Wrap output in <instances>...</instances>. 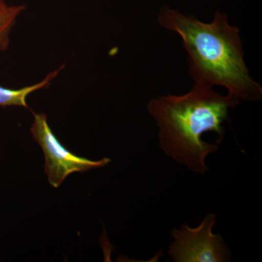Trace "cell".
<instances>
[{
	"label": "cell",
	"instance_id": "obj_2",
	"mask_svg": "<svg viewBox=\"0 0 262 262\" xmlns=\"http://www.w3.org/2000/svg\"><path fill=\"white\" fill-rule=\"evenodd\" d=\"M158 20L164 29L182 38L194 82L223 86L244 101L261 99V84L250 75L245 62L239 29L229 24L227 15L217 11L211 23H204L164 6Z\"/></svg>",
	"mask_w": 262,
	"mask_h": 262
},
{
	"label": "cell",
	"instance_id": "obj_3",
	"mask_svg": "<svg viewBox=\"0 0 262 262\" xmlns=\"http://www.w3.org/2000/svg\"><path fill=\"white\" fill-rule=\"evenodd\" d=\"M31 134L44 152L45 171L52 187H59L70 174L103 168L111 161L106 158L95 161L70 152L57 139L45 114L34 113Z\"/></svg>",
	"mask_w": 262,
	"mask_h": 262
},
{
	"label": "cell",
	"instance_id": "obj_1",
	"mask_svg": "<svg viewBox=\"0 0 262 262\" xmlns=\"http://www.w3.org/2000/svg\"><path fill=\"white\" fill-rule=\"evenodd\" d=\"M213 88L195 82L187 94L160 96L147 105L159 127L161 149L193 173L208 171L207 156L219 149L229 110L239 104L237 96L229 93L222 96Z\"/></svg>",
	"mask_w": 262,
	"mask_h": 262
},
{
	"label": "cell",
	"instance_id": "obj_7",
	"mask_svg": "<svg viewBox=\"0 0 262 262\" xmlns=\"http://www.w3.org/2000/svg\"><path fill=\"white\" fill-rule=\"evenodd\" d=\"M8 5L5 3V0H0V13H3L8 8Z\"/></svg>",
	"mask_w": 262,
	"mask_h": 262
},
{
	"label": "cell",
	"instance_id": "obj_5",
	"mask_svg": "<svg viewBox=\"0 0 262 262\" xmlns=\"http://www.w3.org/2000/svg\"><path fill=\"white\" fill-rule=\"evenodd\" d=\"M64 67L65 66H61L56 70L51 72L41 82L32 85L26 86L22 89H11L0 85V106H21L28 108L27 98L29 95L48 87L51 84V81L56 78Z\"/></svg>",
	"mask_w": 262,
	"mask_h": 262
},
{
	"label": "cell",
	"instance_id": "obj_4",
	"mask_svg": "<svg viewBox=\"0 0 262 262\" xmlns=\"http://www.w3.org/2000/svg\"><path fill=\"white\" fill-rule=\"evenodd\" d=\"M216 215L208 213L195 228L183 225L174 229L173 244L168 254L175 262H224L229 261L230 251L222 235L214 234Z\"/></svg>",
	"mask_w": 262,
	"mask_h": 262
},
{
	"label": "cell",
	"instance_id": "obj_6",
	"mask_svg": "<svg viewBox=\"0 0 262 262\" xmlns=\"http://www.w3.org/2000/svg\"><path fill=\"white\" fill-rule=\"evenodd\" d=\"M25 9L24 5L8 6L5 11L0 13V53L8 49L10 32L16 23L19 15Z\"/></svg>",
	"mask_w": 262,
	"mask_h": 262
}]
</instances>
